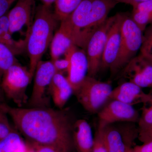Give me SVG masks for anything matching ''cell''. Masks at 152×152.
Wrapping results in <instances>:
<instances>
[{
    "label": "cell",
    "mask_w": 152,
    "mask_h": 152,
    "mask_svg": "<svg viewBox=\"0 0 152 152\" xmlns=\"http://www.w3.org/2000/svg\"><path fill=\"white\" fill-rule=\"evenodd\" d=\"M4 33H5V32H4V31H3V30L2 29V28H1V26H0V37H2L3 35H4Z\"/></svg>",
    "instance_id": "obj_39"
},
{
    "label": "cell",
    "mask_w": 152,
    "mask_h": 152,
    "mask_svg": "<svg viewBox=\"0 0 152 152\" xmlns=\"http://www.w3.org/2000/svg\"><path fill=\"white\" fill-rule=\"evenodd\" d=\"M131 150H132V149H131ZM131 150H130V151H129V152H130Z\"/></svg>",
    "instance_id": "obj_42"
},
{
    "label": "cell",
    "mask_w": 152,
    "mask_h": 152,
    "mask_svg": "<svg viewBox=\"0 0 152 152\" xmlns=\"http://www.w3.org/2000/svg\"><path fill=\"white\" fill-rule=\"evenodd\" d=\"M31 144L34 148L36 152H65L54 147Z\"/></svg>",
    "instance_id": "obj_30"
},
{
    "label": "cell",
    "mask_w": 152,
    "mask_h": 152,
    "mask_svg": "<svg viewBox=\"0 0 152 152\" xmlns=\"http://www.w3.org/2000/svg\"><path fill=\"white\" fill-rule=\"evenodd\" d=\"M0 26L4 32L10 34V22L8 13L0 17Z\"/></svg>",
    "instance_id": "obj_31"
},
{
    "label": "cell",
    "mask_w": 152,
    "mask_h": 152,
    "mask_svg": "<svg viewBox=\"0 0 152 152\" xmlns=\"http://www.w3.org/2000/svg\"><path fill=\"white\" fill-rule=\"evenodd\" d=\"M73 45V39L70 32L64 23L61 22L60 27L55 33L50 45L51 61L59 58Z\"/></svg>",
    "instance_id": "obj_19"
},
{
    "label": "cell",
    "mask_w": 152,
    "mask_h": 152,
    "mask_svg": "<svg viewBox=\"0 0 152 152\" xmlns=\"http://www.w3.org/2000/svg\"><path fill=\"white\" fill-rule=\"evenodd\" d=\"M64 56L69 59V62L67 76L66 77L74 93L88 76V65L86 53L83 49L73 45L66 52Z\"/></svg>",
    "instance_id": "obj_11"
},
{
    "label": "cell",
    "mask_w": 152,
    "mask_h": 152,
    "mask_svg": "<svg viewBox=\"0 0 152 152\" xmlns=\"http://www.w3.org/2000/svg\"><path fill=\"white\" fill-rule=\"evenodd\" d=\"M131 18L135 23L144 32L147 26L152 23V13L133 11Z\"/></svg>",
    "instance_id": "obj_25"
},
{
    "label": "cell",
    "mask_w": 152,
    "mask_h": 152,
    "mask_svg": "<svg viewBox=\"0 0 152 152\" xmlns=\"http://www.w3.org/2000/svg\"><path fill=\"white\" fill-rule=\"evenodd\" d=\"M147 94L143 91L142 88L134 83L128 81L113 88L110 100H116L133 106L139 103H143Z\"/></svg>",
    "instance_id": "obj_17"
},
{
    "label": "cell",
    "mask_w": 152,
    "mask_h": 152,
    "mask_svg": "<svg viewBox=\"0 0 152 152\" xmlns=\"http://www.w3.org/2000/svg\"><path fill=\"white\" fill-rule=\"evenodd\" d=\"M0 109L10 116L15 127L30 143L50 146L65 152H73L75 122L67 110L48 107H15L6 103Z\"/></svg>",
    "instance_id": "obj_1"
},
{
    "label": "cell",
    "mask_w": 152,
    "mask_h": 152,
    "mask_svg": "<svg viewBox=\"0 0 152 152\" xmlns=\"http://www.w3.org/2000/svg\"><path fill=\"white\" fill-rule=\"evenodd\" d=\"M72 138L77 152H93L94 136L91 125L86 120L80 119L75 121Z\"/></svg>",
    "instance_id": "obj_16"
},
{
    "label": "cell",
    "mask_w": 152,
    "mask_h": 152,
    "mask_svg": "<svg viewBox=\"0 0 152 152\" xmlns=\"http://www.w3.org/2000/svg\"><path fill=\"white\" fill-rule=\"evenodd\" d=\"M33 76L29 70L20 63L15 64L3 74L1 85L5 96L23 107L27 103V89Z\"/></svg>",
    "instance_id": "obj_5"
},
{
    "label": "cell",
    "mask_w": 152,
    "mask_h": 152,
    "mask_svg": "<svg viewBox=\"0 0 152 152\" xmlns=\"http://www.w3.org/2000/svg\"><path fill=\"white\" fill-rule=\"evenodd\" d=\"M115 19V15L108 18L102 26L93 34L87 44L86 51L88 65V76L95 77L101 69L106 40Z\"/></svg>",
    "instance_id": "obj_9"
},
{
    "label": "cell",
    "mask_w": 152,
    "mask_h": 152,
    "mask_svg": "<svg viewBox=\"0 0 152 152\" xmlns=\"http://www.w3.org/2000/svg\"><path fill=\"white\" fill-rule=\"evenodd\" d=\"M55 106L62 109L69 99L74 91L64 75L56 73L48 88Z\"/></svg>",
    "instance_id": "obj_18"
},
{
    "label": "cell",
    "mask_w": 152,
    "mask_h": 152,
    "mask_svg": "<svg viewBox=\"0 0 152 152\" xmlns=\"http://www.w3.org/2000/svg\"><path fill=\"white\" fill-rule=\"evenodd\" d=\"M93 152H108L104 142L102 131L99 129H98L94 135Z\"/></svg>",
    "instance_id": "obj_27"
},
{
    "label": "cell",
    "mask_w": 152,
    "mask_h": 152,
    "mask_svg": "<svg viewBox=\"0 0 152 152\" xmlns=\"http://www.w3.org/2000/svg\"><path fill=\"white\" fill-rule=\"evenodd\" d=\"M124 14L115 15V20L109 30L102 58L101 69H110L116 59L121 40V26Z\"/></svg>",
    "instance_id": "obj_14"
},
{
    "label": "cell",
    "mask_w": 152,
    "mask_h": 152,
    "mask_svg": "<svg viewBox=\"0 0 152 152\" xmlns=\"http://www.w3.org/2000/svg\"><path fill=\"white\" fill-rule=\"evenodd\" d=\"M151 62V63L152 64V59L149 60Z\"/></svg>",
    "instance_id": "obj_41"
},
{
    "label": "cell",
    "mask_w": 152,
    "mask_h": 152,
    "mask_svg": "<svg viewBox=\"0 0 152 152\" xmlns=\"http://www.w3.org/2000/svg\"><path fill=\"white\" fill-rule=\"evenodd\" d=\"M11 3H13L16 1V0H9Z\"/></svg>",
    "instance_id": "obj_40"
},
{
    "label": "cell",
    "mask_w": 152,
    "mask_h": 152,
    "mask_svg": "<svg viewBox=\"0 0 152 152\" xmlns=\"http://www.w3.org/2000/svg\"><path fill=\"white\" fill-rule=\"evenodd\" d=\"M28 146V144L26 143L24 141L18 147L14 152H26Z\"/></svg>",
    "instance_id": "obj_35"
},
{
    "label": "cell",
    "mask_w": 152,
    "mask_h": 152,
    "mask_svg": "<svg viewBox=\"0 0 152 152\" xmlns=\"http://www.w3.org/2000/svg\"><path fill=\"white\" fill-rule=\"evenodd\" d=\"M5 95L3 92L2 89L1 87V83H0V103H5Z\"/></svg>",
    "instance_id": "obj_37"
},
{
    "label": "cell",
    "mask_w": 152,
    "mask_h": 152,
    "mask_svg": "<svg viewBox=\"0 0 152 152\" xmlns=\"http://www.w3.org/2000/svg\"><path fill=\"white\" fill-rule=\"evenodd\" d=\"M58 21L51 7L42 4L36 8L26 39V49L30 60L29 70L32 76L38 63L50 46Z\"/></svg>",
    "instance_id": "obj_2"
},
{
    "label": "cell",
    "mask_w": 152,
    "mask_h": 152,
    "mask_svg": "<svg viewBox=\"0 0 152 152\" xmlns=\"http://www.w3.org/2000/svg\"><path fill=\"white\" fill-rule=\"evenodd\" d=\"M92 1L82 0L73 12L62 20L70 31L74 45L85 50L89 41L87 29Z\"/></svg>",
    "instance_id": "obj_8"
},
{
    "label": "cell",
    "mask_w": 152,
    "mask_h": 152,
    "mask_svg": "<svg viewBox=\"0 0 152 152\" xmlns=\"http://www.w3.org/2000/svg\"><path fill=\"white\" fill-rule=\"evenodd\" d=\"M141 115L138 122L139 139L142 142L152 141V89L147 93Z\"/></svg>",
    "instance_id": "obj_20"
},
{
    "label": "cell",
    "mask_w": 152,
    "mask_h": 152,
    "mask_svg": "<svg viewBox=\"0 0 152 152\" xmlns=\"http://www.w3.org/2000/svg\"><path fill=\"white\" fill-rule=\"evenodd\" d=\"M115 1L118 4V3H124V4L130 5L133 7L136 5L146 1L148 0H115Z\"/></svg>",
    "instance_id": "obj_34"
},
{
    "label": "cell",
    "mask_w": 152,
    "mask_h": 152,
    "mask_svg": "<svg viewBox=\"0 0 152 152\" xmlns=\"http://www.w3.org/2000/svg\"><path fill=\"white\" fill-rule=\"evenodd\" d=\"M98 129L118 123L138 122L140 115L133 106L111 100L98 113Z\"/></svg>",
    "instance_id": "obj_7"
},
{
    "label": "cell",
    "mask_w": 152,
    "mask_h": 152,
    "mask_svg": "<svg viewBox=\"0 0 152 152\" xmlns=\"http://www.w3.org/2000/svg\"><path fill=\"white\" fill-rule=\"evenodd\" d=\"M56 70V73L64 74L67 72L69 62V59L67 57L64 58L52 61Z\"/></svg>",
    "instance_id": "obj_28"
},
{
    "label": "cell",
    "mask_w": 152,
    "mask_h": 152,
    "mask_svg": "<svg viewBox=\"0 0 152 152\" xmlns=\"http://www.w3.org/2000/svg\"><path fill=\"white\" fill-rule=\"evenodd\" d=\"M7 115L5 112L0 109V140L15 131L11 126Z\"/></svg>",
    "instance_id": "obj_26"
},
{
    "label": "cell",
    "mask_w": 152,
    "mask_h": 152,
    "mask_svg": "<svg viewBox=\"0 0 152 152\" xmlns=\"http://www.w3.org/2000/svg\"><path fill=\"white\" fill-rule=\"evenodd\" d=\"M133 11L152 13V0H148L133 6Z\"/></svg>",
    "instance_id": "obj_29"
},
{
    "label": "cell",
    "mask_w": 152,
    "mask_h": 152,
    "mask_svg": "<svg viewBox=\"0 0 152 152\" xmlns=\"http://www.w3.org/2000/svg\"><path fill=\"white\" fill-rule=\"evenodd\" d=\"M23 141L19 133L14 131L0 140V152H14Z\"/></svg>",
    "instance_id": "obj_23"
},
{
    "label": "cell",
    "mask_w": 152,
    "mask_h": 152,
    "mask_svg": "<svg viewBox=\"0 0 152 152\" xmlns=\"http://www.w3.org/2000/svg\"><path fill=\"white\" fill-rule=\"evenodd\" d=\"M123 76L129 81L142 88H152V64L149 60L140 54L123 69Z\"/></svg>",
    "instance_id": "obj_12"
},
{
    "label": "cell",
    "mask_w": 152,
    "mask_h": 152,
    "mask_svg": "<svg viewBox=\"0 0 152 152\" xmlns=\"http://www.w3.org/2000/svg\"><path fill=\"white\" fill-rule=\"evenodd\" d=\"M82 0H56L54 13L59 21L68 18L81 2Z\"/></svg>",
    "instance_id": "obj_21"
},
{
    "label": "cell",
    "mask_w": 152,
    "mask_h": 152,
    "mask_svg": "<svg viewBox=\"0 0 152 152\" xmlns=\"http://www.w3.org/2000/svg\"><path fill=\"white\" fill-rule=\"evenodd\" d=\"M56 73L52 61H42L38 63L35 72L31 95L28 101L31 107H47L48 101L46 91Z\"/></svg>",
    "instance_id": "obj_10"
},
{
    "label": "cell",
    "mask_w": 152,
    "mask_h": 152,
    "mask_svg": "<svg viewBox=\"0 0 152 152\" xmlns=\"http://www.w3.org/2000/svg\"><path fill=\"white\" fill-rule=\"evenodd\" d=\"M19 62L15 55L5 45L0 43V80L3 74L12 66Z\"/></svg>",
    "instance_id": "obj_22"
},
{
    "label": "cell",
    "mask_w": 152,
    "mask_h": 152,
    "mask_svg": "<svg viewBox=\"0 0 152 152\" xmlns=\"http://www.w3.org/2000/svg\"><path fill=\"white\" fill-rule=\"evenodd\" d=\"M26 152H36L34 148L31 144H28L27 150Z\"/></svg>",
    "instance_id": "obj_38"
},
{
    "label": "cell",
    "mask_w": 152,
    "mask_h": 152,
    "mask_svg": "<svg viewBox=\"0 0 152 152\" xmlns=\"http://www.w3.org/2000/svg\"><path fill=\"white\" fill-rule=\"evenodd\" d=\"M113 90L109 83L88 75L74 94L86 110L90 113H98L110 100Z\"/></svg>",
    "instance_id": "obj_4"
},
{
    "label": "cell",
    "mask_w": 152,
    "mask_h": 152,
    "mask_svg": "<svg viewBox=\"0 0 152 152\" xmlns=\"http://www.w3.org/2000/svg\"><path fill=\"white\" fill-rule=\"evenodd\" d=\"M144 32L140 54L148 59H152V23Z\"/></svg>",
    "instance_id": "obj_24"
},
{
    "label": "cell",
    "mask_w": 152,
    "mask_h": 152,
    "mask_svg": "<svg viewBox=\"0 0 152 152\" xmlns=\"http://www.w3.org/2000/svg\"><path fill=\"white\" fill-rule=\"evenodd\" d=\"M12 4L9 0H0V17L7 13Z\"/></svg>",
    "instance_id": "obj_33"
},
{
    "label": "cell",
    "mask_w": 152,
    "mask_h": 152,
    "mask_svg": "<svg viewBox=\"0 0 152 152\" xmlns=\"http://www.w3.org/2000/svg\"><path fill=\"white\" fill-rule=\"evenodd\" d=\"M40 1H42V0H40Z\"/></svg>",
    "instance_id": "obj_43"
},
{
    "label": "cell",
    "mask_w": 152,
    "mask_h": 152,
    "mask_svg": "<svg viewBox=\"0 0 152 152\" xmlns=\"http://www.w3.org/2000/svg\"><path fill=\"white\" fill-rule=\"evenodd\" d=\"M36 8L35 0H18L8 13L11 35L20 31L26 26L31 27L34 18Z\"/></svg>",
    "instance_id": "obj_13"
},
{
    "label": "cell",
    "mask_w": 152,
    "mask_h": 152,
    "mask_svg": "<svg viewBox=\"0 0 152 152\" xmlns=\"http://www.w3.org/2000/svg\"><path fill=\"white\" fill-rule=\"evenodd\" d=\"M118 4L115 0H93L87 29L89 40L107 20L110 11Z\"/></svg>",
    "instance_id": "obj_15"
},
{
    "label": "cell",
    "mask_w": 152,
    "mask_h": 152,
    "mask_svg": "<svg viewBox=\"0 0 152 152\" xmlns=\"http://www.w3.org/2000/svg\"><path fill=\"white\" fill-rule=\"evenodd\" d=\"M135 152H152V141L145 143L141 146H138L133 148Z\"/></svg>",
    "instance_id": "obj_32"
},
{
    "label": "cell",
    "mask_w": 152,
    "mask_h": 152,
    "mask_svg": "<svg viewBox=\"0 0 152 152\" xmlns=\"http://www.w3.org/2000/svg\"><path fill=\"white\" fill-rule=\"evenodd\" d=\"M143 32L131 17L123 15L121 26V40L116 59L110 69L112 75L123 69L137 53L142 43Z\"/></svg>",
    "instance_id": "obj_3"
},
{
    "label": "cell",
    "mask_w": 152,
    "mask_h": 152,
    "mask_svg": "<svg viewBox=\"0 0 152 152\" xmlns=\"http://www.w3.org/2000/svg\"><path fill=\"white\" fill-rule=\"evenodd\" d=\"M56 0H42L41 1L42 3V4L47 6V7H51L52 5L55 3Z\"/></svg>",
    "instance_id": "obj_36"
},
{
    "label": "cell",
    "mask_w": 152,
    "mask_h": 152,
    "mask_svg": "<svg viewBox=\"0 0 152 152\" xmlns=\"http://www.w3.org/2000/svg\"><path fill=\"white\" fill-rule=\"evenodd\" d=\"M134 124L118 123L99 129L102 131L108 152H129L134 148L138 137V127Z\"/></svg>",
    "instance_id": "obj_6"
}]
</instances>
